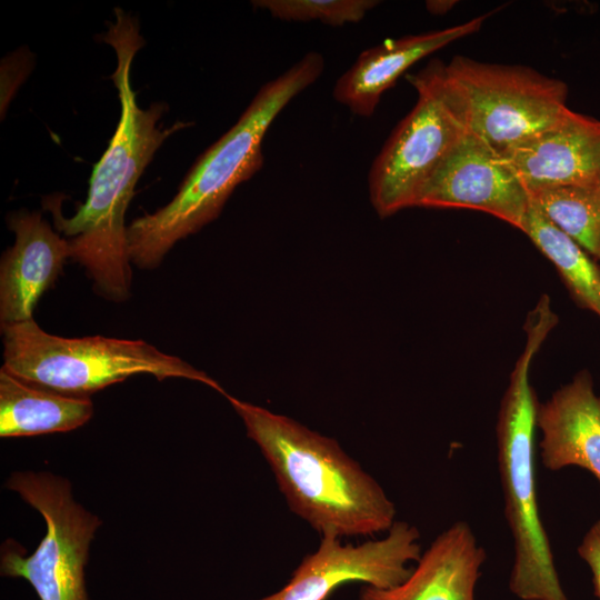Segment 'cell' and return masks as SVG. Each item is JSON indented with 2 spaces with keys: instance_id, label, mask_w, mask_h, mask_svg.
Listing matches in <instances>:
<instances>
[{
  "instance_id": "cell-13",
  "label": "cell",
  "mask_w": 600,
  "mask_h": 600,
  "mask_svg": "<svg viewBox=\"0 0 600 600\" xmlns=\"http://www.w3.org/2000/svg\"><path fill=\"white\" fill-rule=\"evenodd\" d=\"M488 17L489 13H484L444 29L387 39L366 49L337 80L333 98L353 114L372 116L383 92L409 68L451 42L477 32Z\"/></svg>"
},
{
  "instance_id": "cell-1",
  "label": "cell",
  "mask_w": 600,
  "mask_h": 600,
  "mask_svg": "<svg viewBox=\"0 0 600 600\" xmlns=\"http://www.w3.org/2000/svg\"><path fill=\"white\" fill-rule=\"evenodd\" d=\"M114 17L113 22H108L102 41L117 56L110 77L121 106L117 128L93 167L87 199L76 213L64 218L58 200L52 198L46 207L52 212L57 231L69 241L70 259L84 268L94 291L108 300L123 302L130 298L132 284L126 212L136 186L162 143L192 123L178 121L164 128L159 124L167 110L164 103L154 102L148 109L138 104L131 86V66L144 39L134 17L120 8L114 9Z\"/></svg>"
},
{
  "instance_id": "cell-19",
  "label": "cell",
  "mask_w": 600,
  "mask_h": 600,
  "mask_svg": "<svg viewBox=\"0 0 600 600\" xmlns=\"http://www.w3.org/2000/svg\"><path fill=\"white\" fill-rule=\"evenodd\" d=\"M256 8L264 9L283 21H320L332 27L361 21L379 4L377 0H256Z\"/></svg>"
},
{
  "instance_id": "cell-4",
  "label": "cell",
  "mask_w": 600,
  "mask_h": 600,
  "mask_svg": "<svg viewBox=\"0 0 600 600\" xmlns=\"http://www.w3.org/2000/svg\"><path fill=\"white\" fill-rule=\"evenodd\" d=\"M557 322L556 313L544 304L528 314L526 346L510 374L497 421L504 516L514 547L509 588L521 600H568L538 510L534 430L539 403L529 379L532 360Z\"/></svg>"
},
{
  "instance_id": "cell-15",
  "label": "cell",
  "mask_w": 600,
  "mask_h": 600,
  "mask_svg": "<svg viewBox=\"0 0 600 600\" xmlns=\"http://www.w3.org/2000/svg\"><path fill=\"white\" fill-rule=\"evenodd\" d=\"M486 558L470 526L458 521L431 542L402 583L389 589L363 584L359 600H474Z\"/></svg>"
},
{
  "instance_id": "cell-18",
  "label": "cell",
  "mask_w": 600,
  "mask_h": 600,
  "mask_svg": "<svg viewBox=\"0 0 600 600\" xmlns=\"http://www.w3.org/2000/svg\"><path fill=\"white\" fill-rule=\"evenodd\" d=\"M530 202L600 261V180L539 191L530 196Z\"/></svg>"
},
{
  "instance_id": "cell-9",
  "label": "cell",
  "mask_w": 600,
  "mask_h": 600,
  "mask_svg": "<svg viewBox=\"0 0 600 600\" xmlns=\"http://www.w3.org/2000/svg\"><path fill=\"white\" fill-rule=\"evenodd\" d=\"M419 530L406 521H396L386 537L357 546L321 537L318 549L302 559L288 583L257 600H327L349 582L393 588L411 574L409 563L419 561Z\"/></svg>"
},
{
  "instance_id": "cell-6",
  "label": "cell",
  "mask_w": 600,
  "mask_h": 600,
  "mask_svg": "<svg viewBox=\"0 0 600 600\" xmlns=\"http://www.w3.org/2000/svg\"><path fill=\"white\" fill-rule=\"evenodd\" d=\"M407 80L418 93L417 102L369 171L370 201L381 218L413 207L420 187L468 132L463 104L444 63L432 60Z\"/></svg>"
},
{
  "instance_id": "cell-20",
  "label": "cell",
  "mask_w": 600,
  "mask_h": 600,
  "mask_svg": "<svg viewBox=\"0 0 600 600\" xmlns=\"http://www.w3.org/2000/svg\"><path fill=\"white\" fill-rule=\"evenodd\" d=\"M578 553L590 567L594 592L600 600V521L584 534Z\"/></svg>"
},
{
  "instance_id": "cell-3",
  "label": "cell",
  "mask_w": 600,
  "mask_h": 600,
  "mask_svg": "<svg viewBox=\"0 0 600 600\" xmlns=\"http://www.w3.org/2000/svg\"><path fill=\"white\" fill-rule=\"evenodd\" d=\"M323 68V57L311 51L262 86L238 121L198 158L172 200L130 222L128 251L134 266L157 268L178 241L219 217L233 190L262 168V141L273 120Z\"/></svg>"
},
{
  "instance_id": "cell-8",
  "label": "cell",
  "mask_w": 600,
  "mask_h": 600,
  "mask_svg": "<svg viewBox=\"0 0 600 600\" xmlns=\"http://www.w3.org/2000/svg\"><path fill=\"white\" fill-rule=\"evenodd\" d=\"M6 487L43 517L47 531L30 556L6 546L1 574L26 579L40 600H88L84 567L99 518L73 499L67 479L53 473L16 471Z\"/></svg>"
},
{
  "instance_id": "cell-17",
  "label": "cell",
  "mask_w": 600,
  "mask_h": 600,
  "mask_svg": "<svg viewBox=\"0 0 600 600\" xmlns=\"http://www.w3.org/2000/svg\"><path fill=\"white\" fill-rule=\"evenodd\" d=\"M521 231L557 268L577 303L600 318V267L531 202Z\"/></svg>"
},
{
  "instance_id": "cell-2",
  "label": "cell",
  "mask_w": 600,
  "mask_h": 600,
  "mask_svg": "<svg viewBox=\"0 0 600 600\" xmlns=\"http://www.w3.org/2000/svg\"><path fill=\"white\" fill-rule=\"evenodd\" d=\"M224 397L270 466L290 510L321 537L372 536L392 527L394 503L334 439L266 408Z\"/></svg>"
},
{
  "instance_id": "cell-16",
  "label": "cell",
  "mask_w": 600,
  "mask_h": 600,
  "mask_svg": "<svg viewBox=\"0 0 600 600\" xmlns=\"http://www.w3.org/2000/svg\"><path fill=\"white\" fill-rule=\"evenodd\" d=\"M92 414L89 397L60 393L0 370L1 438L71 431Z\"/></svg>"
},
{
  "instance_id": "cell-12",
  "label": "cell",
  "mask_w": 600,
  "mask_h": 600,
  "mask_svg": "<svg viewBox=\"0 0 600 600\" xmlns=\"http://www.w3.org/2000/svg\"><path fill=\"white\" fill-rule=\"evenodd\" d=\"M8 227L14 233V242L0 262L1 326L33 319L39 299L71 256L68 239L54 231L38 211L11 213Z\"/></svg>"
},
{
  "instance_id": "cell-7",
  "label": "cell",
  "mask_w": 600,
  "mask_h": 600,
  "mask_svg": "<svg viewBox=\"0 0 600 600\" xmlns=\"http://www.w3.org/2000/svg\"><path fill=\"white\" fill-rule=\"evenodd\" d=\"M447 76L463 104L468 132L502 154L559 122L568 86L523 66L457 56Z\"/></svg>"
},
{
  "instance_id": "cell-21",
  "label": "cell",
  "mask_w": 600,
  "mask_h": 600,
  "mask_svg": "<svg viewBox=\"0 0 600 600\" xmlns=\"http://www.w3.org/2000/svg\"><path fill=\"white\" fill-rule=\"evenodd\" d=\"M454 1H427L428 10L433 14H442L449 11Z\"/></svg>"
},
{
  "instance_id": "cell-14",
  "label": "cell",
  "mask_w": 600,
  "mask_h": 600,
  "mask_svg": "<svg viewBox=\"0 0 600 600\" xmlns=\"http://www.w3.org/2000/svg\"><path fill=\"white\" fill-rule=\"evenodd\" d=\"M536 424L542 434L541 461L548 470L577 466L600 482V394L589 371H580L538 404Z\"/></svg>"
},
{
  "instance_id": "cell-11",
  "label": "cell",
  "mask_w": 600,
  "mask_h": 600,
  "mask_svg": "<svg viewBox=\"0 0 600 600\" xmlns=\"http://www.w3.org/2000/svg\"><path fill=\"white\" fill-rule=\"evenodd\" d=\"M529 196L600 180V121L569 110L554 126L503 152Z\"/></svg>"
},
{
  "instance_id": "cell-5",
  "label": "cell",
  "mask_w": 600,
  "mask_h": 600,
  "mask_svg": "<svg viewBox=\"0 0 600 600\" xmlns=\"http://www.w3.org/2000/svg\"><path fill=\"white\" fill-rule=\"evenodd\" d=\"M3 366L28 382L50 390L88 397L136 374L159 381L182 378L227 394L218 381L181 358L143 340L102 336L63 338L46 332L31 319L1 326Z\"/></svg>"
},
{
  "instance_id": "cell-10",
  "label": "cell",
  "mask_w": 600,
  "mask_h": 600,
  "mask_svg": "<svg viewBox=\"0 0 600 600\" xmlns=\"http://www.w3.org/2000/svg\"><path fill=\"white\" fill-rule=\"evenodd\" d=\"M413 207L483 211L521 230L530 196L502 156L467 132L420 187Z\"/></svg>"
}]
</instances>
